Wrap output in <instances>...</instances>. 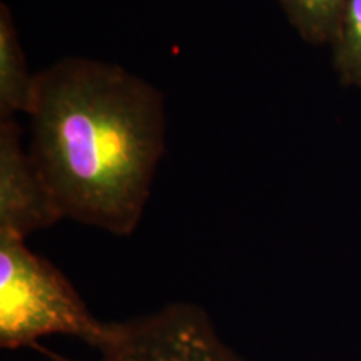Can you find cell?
I'll return each instance as SVG.
<instances>
[{
    "instance_id": "1",
    "label": "cell",
    "mask_w": 361,
    "mask_h": 361,
    "mask_svg": "<svg viewBox=\"0 0 361 361\" xmlns=\"http://www.w3.org/2000/svg\"><path fill=\"white\" fill-rule=\"evenodd\" d=\"M35 75L29 154L62 219L129 236L166 149L162 94L124 67L87 57Z\"/></svg>"
},
{
    "instance_id": "2",
    "label": "cell",
    "mask_w": 361,
    "mask_h": 361,
    "mask_svg": "<svg viewBox=\"0 0 361 361\" xmlns=\"http://www.w3.org/2000/svg\"><path fill=\"white\" fill-rule=\"evenodd\" d=\"M116 323L90 314L74 286L51 261L27 247L25 239L0 233V346H32L52 335L75 336L101 351Z\"/></svg>"
},
{
    "instance_id": "3",
    "label": "cell",
    "mask_w": 361,
    "mask_h": 361,
    "mask_svg": "<svg viewBox=\"0 0 361 361\" xmlns=\"http://www.w3.org/2000/svg\"><path fill=\"white\" fill-rule=\"evenodd\" d=\"M99 355V361H246L221 340L204 310L188 303L116 323Z\"/></svg>"
},
{
    "instance_id": "4",
    "label": "cell",
    "mask_w": 361,
    "mask_h": 361,
    "mask_svg": "<svg viewBox=\"0 0 361 361\" xmlns=\"http://www.w3.org/2000/svg\"><path fill=\"white\" fill-rule=\"evenodd\" d=\"M62 219L13 119H0V233L25 239Z\"/></svg>"
},
{
    "instance_id": "5",
    "label": "cell",
    "mask_w": 361,
    "mask_h": 361,
    "mask_svg": "<svg viewBox=\"0 0 361 361\" xmlns=\"http://www.w3.org/2000/svg\"><path fill=\"white\" fill-rule=\"evenodd\" d=\"M35 79L27 66L8 7H0V119L29 116L35 96Z\"/></svg>"
},
{
    "instance_id": "6",
    "label": "cell",
    "mask_w": 361,
    "mask_h": 361,
    "mask_svg": "<svg viewBox=\"0 0 361 361\" xmlns=\"http://www.w3.org/2000/svg\"><path fill=\"white\" fill-rule=\"evenodd\" d=\"M284 16L306 42L331 44L348 0H278Z\"/></svg>"
},
{
    "instance_id": "7",
    "label": "cell",
    "mask_w": 361,
    "mask_h": 361,
    "mask_svg": "<svg viewBox=\"0 0 361 361\" xmlns=\"http://www.w3.org/2000/svg\"><path fill=\"white\" fill-rule=\"evenodd\" d=\"M329 45L340 79L346 85L361 89V0H348L338 32Z\"/></svg>"
}]
</instances>
